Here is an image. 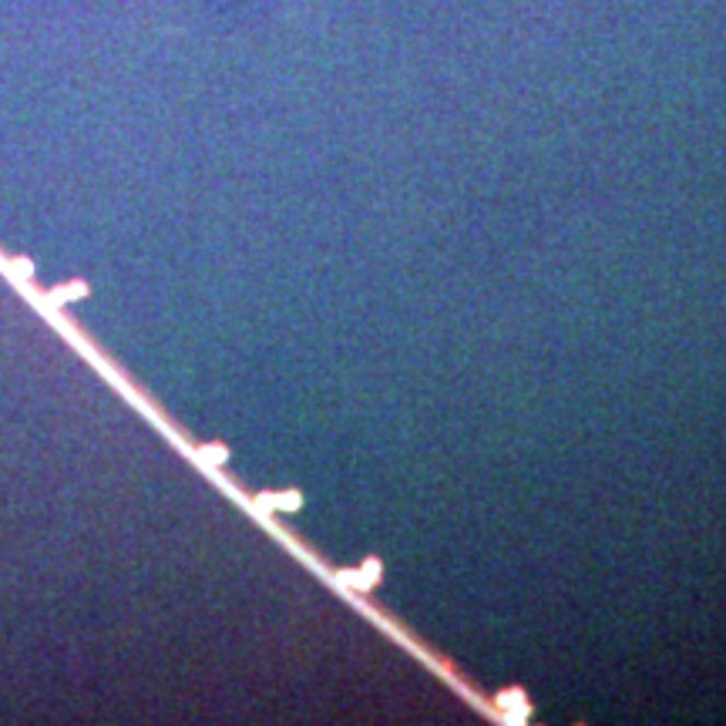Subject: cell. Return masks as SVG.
<instances>
[{
	"mask_svg": "<svg viewBox=\"0 0 726 726\" xmlns=\"http://www.w3.org/2000/svg\"><path fill=\"white\" fill-rule=\"evenodd\" d=\"M68 297H84V286H71V289H51V300H68Z\"/></svg>",
	"mask_w": 726,
	"mask_h": 726,
	"instance_id": "obj_1",
	"label": "cell"
}]
</instances>
